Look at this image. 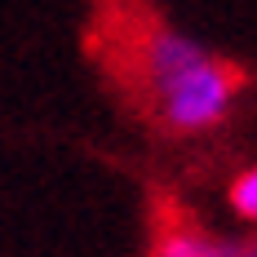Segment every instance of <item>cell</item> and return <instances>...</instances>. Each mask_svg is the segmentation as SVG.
<instances>
[{
  "label": "cell",
  "instance_id": "4",
  "mask_svg": "<svg viewBox=\"0 0 257 257\" xmlns=\"http://www.w3.org/2000/svg\"><path fill=\"white\" fill-rule=\"evenodd\" d=\"M226 204H231V213L239 217V222H257V164L231 178V186H226Z\"/></svg>",
  "mask_w": 257,
  "mask_h": 257
},
{
  "label": "cell",
  "instance_id": "5",
  "mask_svg": "<svg viewBox=\"0 0 257 257\" xmlns=\"http://www.w3.org/2000/svg\"><path fill=\"white\" fill-rule=\"evenodd\" d=\"M208 257H257V239H217V235H208Z\"/></svg>",
  "mask_w": 257,
  "mask_h": 257
},
{
  "label": "cell",
  "instance_id": "1",
  "mask_svg": "<svg viewBox=\"0 0 257 257\" xmlns=\"http://www.w3.org/2000/svg\"><path fill=\"white\" fill-rule=\"evenodd\" d=\"M239 84H244V71L208 53L204 62H195L191 71H182L173 84H164L155 98V120L169 128V133H208L217 128L226 115H231L235 98H239Z\"/></svg>",
  "mask_w": 257,
  "mask_h": 257
},
{
  "label": "cell",
  "instance_id": "3",
  "mask_svg": "<svg viewBox=\"0 0 257 257\" xmlns=\"http://www.w3.org/2000/svg\"><path fill=\"white\" fill-rule=\"evenodd\" d=\"M151 257H208V235L195 226H169L155 239Z\"/></svg>",
  "mask_w": 257,
  "mask_h": 257
},
{
  "label": "cell",
  "instance_id": "2",
  "mask_svg": "<svg viewBox=\"0 0 257 257\" xmlns=\"http://www.w3.org/2000/svg\"><path fill=\"white\" fill-rule=\"evenodd\" d=\"M208 45H200L195 36H186L178 27H151L147 36H142V45H138V71H142V84L160 93L164 84H173L182 71H191L195 62H204L208 58Z\"/></svg>",
  "mask_w": 257,
  "mask_h": 257
}]
</instances>
